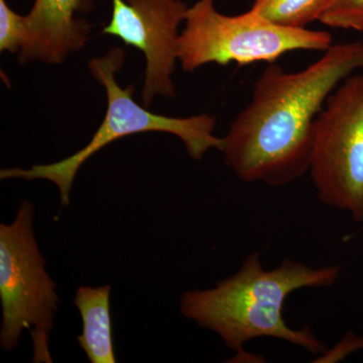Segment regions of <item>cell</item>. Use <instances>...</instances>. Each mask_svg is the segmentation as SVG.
I'll list each match as a JSON object with an SVG mask.
<instances>
[{"instance_id": "cell-1", "label": "cell", "mask_w": 363, "mask_h": 363, "mask_svg": "<svg viewBox=\"0 0 363 363\" xmlns=\"http://www.w3.org/2000/svg\"><path fill=\"white\" fill-rule=\"evenodd\" d=\"M363 71V42L332 45L290 73L271 64L224 138L225 162L245 183L281 187L309 171L315 121L336 87Z\"/></svg>"}, {"instance_id": "cell-12", "label": "cell", "mask_w": 363, "mask_h": 363, "mask_svg": "<svg viewBox=\"0 0 363 363\" xmlns=\"http://www.w3.org/2000/svg\"><path fill=\"white\" fill-rule=\"evenodd\" d=\"M25 16L14 13L6 0H0V50L20 52L26 40Z\"/></svg>"}, {"instance_id": "cell-9", "label": "cell", "mask_w": 363, "mask_h": 363, "mask_svg": "<svg viewBox=\"0 0 363 363\" xmlns=\"http://www.w3.org/2000/svg\"><path fill=\"white\" fill-rule=\"evenodd\" d=\"M111 286H79L74 305L82 319L77 341L91 363L117 362L112 337Z\"/></svg>"}, {"instance_id": "cell-8", "label": "cell", "mask_w": 363, "mask_h": 363, "mask_svg": "<svg viewBox=\"0 0 363 363\" xmlns=\"http://www.w3.org/2000/svg\"><path fill=\"white\" fill-rule=\"evenodd\" d=\"M84 7L85 0H35L32 11L25 16L21 63L60 64L82 49L89 39L90 26L76 14Z\"/></svg>"}, {"instance_id": "cell-11", "label": "cell", "mask_w": 363, "mask_h": 363, "mask_svg": "<svg viewBox=\"0 0 363 363\" xmlns=\"http://www.w3.org/2000/svg\"><path fill=\"white\" fill-rule=\"evenodd\" d=\"M320 21L331 28L363 32V0H333Z\"/></svg>"}, {"instance_id": "cell-10", "label": "cell", "mask_w": 363, "mask_h": 363, "mask_svg": "<svg viewBox=\"0 0 363 363\" xmlns=\"http://www.w3.org/2000/svg\"><path fill=\"white\" fill-rule=\"evenodd\" d=\"M333 0H255V9L264 18L286 28H305L320 21Z\"/></svg>"}, {"instance_id": "cell-3", "label": "cell", "mask_w": 363, "mask_h": 363, "mask_svg": "<svg viewBox=\"0 0 363 363\" xmlns=\"http://www.w3.org/2000/svg\"><path fill=\"white\" fill-rule=\"evenodd\" d=\"M124 52L114 48L101 58L91 60L93 77L104 86L107 111L101 125L87 145L76 154L54 164H33L30 169L11 168L0 171V179L47 180L57 186L62 206L70 205V193L79 169L89 157L107 145L124 136L136 133H160L177 135L185 145L190 157L201 160L210 150H223L224 138L213 135L215 118L208 114L191 117H169L152 113L133 98L135 87L123 89L117 83L116 73L123 66Z\"/></svg>"}, {"instance_id": "cell-2", "label": "cell", "mask_w": 363, "mask_h": 363, "mask_svg": "<svg viewBox=\"0 0 363 363\" xmlns=\"http://www.w3.org/2000/svg\"><path fill=\"white\" fill-rule=\"evenodd\" d=\"M341 266L314 267L285 259L278 267L266 269L259 252L248 255L240 271L207 290L189 291L182 296L181 313L203 328L215 332L235 359L257 362L243 345L252 339L271 337L288 341L317 355L325 345L309 327L296 330L283 317L286 298L294 291L333 286Z\"/></svg>"}, {"instance_id": "cell-6", "label": "cell", "mask_w": 363, "mask_h": 363, "mask_svg": "<svg viewBox=\"0 0 363 363\" xmlns=\"http://www.w3.org/2000/svg\"><path fill=\"white\" fill-rule=\"evenodd\" d=\"M310 174L320 201L363 223V75L332 93L314 126Z\"/></svg>"}, {"instance_id": "cell-5", "label": "cell", "mask_w": 363, "mask_h": 363, "mask_svg": "<svg viewBox=\"0 0 363 363\" xmlns=\"http://www.w3.org/2000/svg\"><path fill=\"white\" fill-rule=\"evenodd\" d=\"M57 286L33 233V206L23 200L11 224H0V345L13 351L30 330L33 362H52L50 333L58 311Z\"/></svg>"}, {"instance_id": "cell-4", "label": "cell", "mask_w": 363, "mask_h": 363, "mask_svg": "<svg viewBox=\"0 0 363 363\" xmlns=\"http://www.w3.org/2000/svg\"><path fill=\"white\" fill-rule=\"evenodd\" d=\"M331 45L330 33L325 30L276 25L252 9L225 16L217 11L214 0H199L186 14L178 60L184 70L193 72L209 63L272 64L286 52H326Z\"/></svg>"}, {"instance_id": "cell-7", "label": "cell", "mask_w": 363, "mask_h": 363, "mask_svg": "<svg viewBox=\"0 0 363 363\" xmlns=\"http://www.w3.org/2000/svg\"><path fill=\"white\" fill-rule=\"evenodd\" d=\"M187 11L181 0H112L111 20L104 33L145 54V106L157 95H175L172 74L178 60L179 26Z\"/></svg>"}]
</instances>
